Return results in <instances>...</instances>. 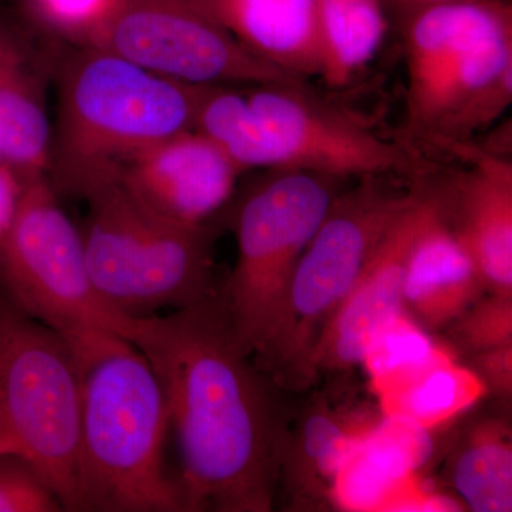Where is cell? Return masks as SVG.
Here are the masks:
<instances>
[{
  "label": "cell",
  "mask_w": 512,
  "mask_h": 512,
  "mask_svg": "<svg viewBox=\"0 0 512 512\" xmlns=\"http://www.w3.org/2000/svg\"><path fill=\"white\" fill-rule=\"evenodd\" d=\"M195 128L242 171L268 168L365 178L417 167L409 151L322 106L299 83L258 84L247 92L207 87Z\"/></svg>",
  "instance_id": "obj_4"
},
{
  "label": "cell",
  "mask_w": 512,
  "mask_h": 512,
  "mask_svg": "<svg viewBox=\"0 0 512 512\" xmlns=\"http://www.w3.org/2000/svg\"><path fill=\"white\" fill-rule=\"evenodd\" d=\"M414 130L447 147L493 123L512 99V13L503 0L423 5L406 35Z\"/></svg>",
  "instance_id": "obj_5"
},
{
  "label": "cell",
  "mask_w": 512,
  "mask_h": 512,
  "mask_svg": "<svg viewBox=\"0 0 512 512\" xmlns=\"http://www.w3.org/2000/svg\"><path fill=\"white\" fill-rule=\"evenodd\" d=\"M123 0H16L37 30L67 47L94 46Z\"/></svg>",
  "instance_id": "obj_24"
},
{
  "label": "cell",
  "mask_w": 512,
  "mask_h": 512,
  "mask_svg": "<svg viewBox=\"0 0 512 512\" xmlns=\"http://www.w3.org/2000/svg\"><path fill=\"white\" fill-rule=\"evenodd\" d=\"M454 148L471 168L439 191L444 215L485 291L512 296V164L466 144Z\"/></svg>",
  "instance_id": "obj_16"
},
{
  "label": "cell",
  "mask_w": 512,
  "mask_h": 512,
  "mask_svg": "<svg viewBox=\"0 0 512 512\" xmlns=\"http://www.w3.org/2000/svg\"><path fill=\"white\" fill-rule=\"evenodd\" d=\"M450 348L430 335L404 309L383 320L367 339L359 365L367 382L383 379ZM451 349V348H450Z\"/></svg>",
  "instance_id": "obj_23"
},
{
  "label": "cell",
  "mask_w": 512,
  "mask_h": 512,
  "mask_svg": "<svg viewBox=\"0 0 512 512\" xmlns=\"http://www.w3.org/2000/svg\"><path fill=\"white\" fill-rule=\"evenodd\" d=\"M0 453H8L6 450L5 434H3L2 421H0Z\"/></svg>",
  "instance_id": "obj_29"
},
{
  "label": "cell",
  "mask_w": 512,
  "mask_h": 512,
  "mask_svg": "<svg viewBox=\"0 0 512 512\" xmlns=\"http://www.w3.org/2000/svg\"><path fill=\"white\" fill-rule=\"evenodd\" d=\"M380 419L377 406H370L348 384L312 394L289 423L279 468L278 495L289 510L332 508L330 487L339 468Z\"/></svg>",
  "instance_id": "obj_15"
},
{
  "label": "cell",
  "mask_w": 512,
  "mask_h": 512,
  "mask_svg": "<svg viewBox=\"0 0 512 512\" xmlns=\"http://www.w3.org/2000/svg\"><path fill=\"white\" fill-rule=\"evenodd\" d=\"M94 46L190 86L301 83L239 45L202 0H123Z\"/></svg>",
  "instance_id": "obj_11"
},
{
  "label": "cell",
  "mask_w": 512,
  "mask_h": 512,
  "mask_svg": "<svg viewBox=\"0 0 512 512\" xmlns=\"http://www.w3.org/2000/svg\"><path fill=\"white\" fill-rule=\"evenodd\" d=\"M447 477L464 510L511 512L510 424L495 417L476 421L454 448Z\"/></svg>",
  "instance_id": "obj_21"
},
{
  "label": "cell",
  "mask_w": 512,
  "mask_h": 512,
  "mask_svg": "<svg viewBox=\"0 0 512 512\" xmlns=\"http://www.w3.org/2000/svg\"><path fill=\"white\" fill-rule=\"evenodd\" d=\"M382 177L362 178L359 187L333 200L296 265L268 342L252 359L285 392L312 389L311 362L320 336L377 242L416 194L393 190Z\"/></svg>",
  "instance_id": "obj_7"
},
{
  "label": "cell",
  "mask_w": 512,
  "mask_h": 512,
  "mask_svg": "<svg viewBox=\"0 0 512 512\" xmlns=\"http://www.w3.org/2000/svg\"><path fill=\"white\" fill-rule=\"evenodd\" d=\"M82 232L87 268L97 292L128 318L188 308L217 295L212 284L208 225L187 227L138 204L119 180L84 198Z\"/></svg>",
  "instance_id": "obj_6"
},
{
  "label": "cell",
  "mask_w": 512,
  "mask_h": 512,
  "mask_svg": "<svg viewBox=\"0 0 512 512\" xmlns=\"http://www.w3.org/2000/svg\"><path fill=\"white\" fill-rule=\"evenodd\" d=\"M80 383V511L184 510L164 466L163 386L130 340L107 330L64 336Z\"/></svg>",
  "instance_id": "obj_2"
},
{
  "label": "cell",
  "mask_w": 512,
  "mask_h": 512,
  "mask_svg": "<svg viewBox=\"0 0 512 512\" xmlns=\"http://www.w3.org/2000/svg\"><path fill=\"white\" fill-rule=\"evenodd\" d=\"M434 431L384 417L339 468L330 507L346 512L466 511L453 495L434 490L423 470L433 460Z\"/></svg>",
  "instance_id": "obj_12"
},
{
  "label": "cell",
  "mask_w": 512,
  "mask_h": 512,
  "mask_svg": "<svg viewBox=\"0 0 512 512\" xmlns=\"http://www.w3.org/2000/svg\"><path fill=\"white\" fill-rule=\"evenodd\" d=\"M320 73L345 86L375 57L386 36L380 0H316Z\"/></svg>",
  "instance_id": "obj_22"
},
{
  "label": "cell",
  "mask_w": 512,
  "mask_h": 512,
  "mask_svg": "<svg viewBox=\"0 0 512 512\" xmlns=\"http://www.w3.org/2000/svg\"><path fill=\"white\" fill-rule=\"evenodd\" d=\"M242 173L217 143L190 128L131 157L117 180L158 217L201 227L231 200Z\"/></svg>",
  "instance_id": "obj_13"
},
{
  "label": "cell",
  "mask_w": 512,
  "mask_h": 512,
  "mask_svg": "<svg viewBox=\"0 0 512 512\" xmlns=\"http://www.w3.org/2000/svg\"><path fill=\"white\" fill-rule=\"evenodd\" d=\"M131 343L163 386L180 447L185 511L268 512L291 419L234 338L220 295L134 318Z\"/></svg>",
  "instance_id": "obj_1"
},
{
  "label": "cell",
  "mask_w": 512,
  "mask_h": 512,
  "mask_svg": "<svg viewBox=\"0 0 512 512\" xmlns=\"http://www.w3.org/2000/svg\"><path fill=\"white\" fill-rule=\"evenodd\" d=\"M55 63L0 13V161L26 181L47 177L52 121L46 94Z\"/></svg>",
  "instance_id": "obj_17"
},
{
  "label": "cell",
  "mask_w": 512,
  "mask_h": 512,
  "mask_svg": "<svg viewBox=\"0 0 512 512\" xmlns=\"http://www.w3.org/2000/svg\"><path fill=\"white\" fill-rule=\"evenodd\" d=\"M26 180L12 167L0 161V241L15 220Z\"/></svg>",
  "instance_id": "obj_28"
},
{
  "label": "cell",
  "mask_w": 512,
  "mask_h": 512,
  "mask_svg": "<svg viewBox=\"0 0 512 512\" xmlns=\"http://www.w3.org/2000/svg\"><path fill=\"white\" fill-rule=\"evenodd\" d=\"M332 180L279 171L239 205L237 264L220 298L235 340L252 359L268 342L296 265L336 198Z\"/></svg>",
  "instance_id": "obj_9"
},
{
  "label": "cell",
  "mask_w": 512,
  "mask_h": 512,
  "mask_svg": "<svg viewBox=\"0 0 512 512\" xmlns=\"http://www.w3.org/2000/svg\"><path fill=\"white\" fill-rule=\"evenodd\" d=\"M0 295L63 336L107 330L127 340L134 318L114 311L87 268L82 232L43 177L26 181L15 220L0 241Z\"/></svg>",
  "instance_id": "obj_10"
},
{
  "label": "cell",
  "mask_w": 512,
  "mask_h": 512,
  "mask_svg": "<svg viewBox=\"0 0 512 512\" xmlns=\"http://www.w3.org/2000/svg\"><path fill=\"white\" fill-rule=\"evenodd\" d=\"M231 36L293 79L319 76L316 0H202Z\"/></svg>",
  "instance_id": "obj_19"
},
{
  "label": "cell",
  "mask_w": 512,
  "mask_h": 512,
  "mask_svg": "<svg viewBox=\"0 0 512 512\" xmlns=\"http://www.w3.org/2000/svg\"><path fill=\"white\" fill-rule=\"evenodd\" d=\"M370 394L384 417H393L434 431L453 423L476 406L487 389L453 349L369 382Z\"/></svg>",
  "instance_id": "obj_20"
},
{
  "label": "cell",
  "mask_w": 512,
  "mask_h": 512,
  "mask_svg": "<svg viewBox=\"0 0 512 512\" xmlns=\"http://www.w3.org/2000/svg\"><path fill=\"white\" fill-rule=\"evenodd\" d=\"M433 211L414 239L403 284V309L429 332L457 319L485 292L473 259L448 224L436 191Z\"/></svg>",
  "instance_id": "obj_18"
},
{
  "label": "cell",
  "mask_w": 512,
  "mask_h": 512,
  "mask_svg": "<svg viewBox=\"0 0 512 512\" xmlns=\"http://www.w3.org/2000/svg\"><path fill=\"white\" fill-rule=\"evenodd\" d=\"M447 330V345L471 356L512 343V296L485 292L454 319Z\"/></svg>",
  "instance_id": "obj_25"
},
{
  "label": "cell",
  "mask_w": 512,
  "mask_h": 512,
  "mask_svg": "<svg viewBox=\"0 0 512 512\" xmlns=\"http://www.w3.org/2000/svg\"><path fill=\"white\" fill-rule=\"evenodd\" d=\"M436 198L434 190H416L412 202L377 242L355 285L320 336L311 362L313 383L326 373H348L359 365L373 330L402 311L410 249Z\"/></svg>",
  "instance_id": "obj_14"
},
{
  "label": "cell",
  "mask_w": 512,
  "mask_h": 512,
  "mask_svg": "<svg viewBox=\"0 0 512 512\" xmlns=\"http://www.w3.org/2000/svg\"><path fill=\"white\" fill-rule=\"evenodd\" d=\"M63 511L42 474L19 454L0 453V512Z\"/></svg>",
  "instance_id": "obj_26"
},
{
  "label": "cell",
  "mask_w": 512,
  "mask_h": 512,
  "mask_svg": "<svg viewBox=\"0 0 512 512\" xmlns=\"http://www.w3.org/2000/svg\"><path fill=\"white\" fill-rule=\"evenodd\" d=\"M412 2L421 3V5H429V3L441 2V0H412Z\"/></svg>",
  "instance_id": "obj_30"
},
{
  "label": "cell",
  "mask_w": 512,
  "mask_h": 512,
  "mask_svg": "<svg viewBox=\"0 0 512 512\" xmlns=\"http://www.w3.org/2000/svg\"><path fill=\"white\" fill-rule=\"evenodd\" d=\"M56 116L47 180L84 201L116 180L121 165L165 138L195 128L202 93L148 72L100 46L56 56Z\"/></svg>",
  "instance_id": "obj_3"
},
{
  "label": "cell",
  "mask_w": 512,
  "mask_h": 512,
  "mask_svg": "<svg viewBox=\"0 0 512 512\" xmlns=\"http://www.w3.org/2000/svg\"><path fill=\"white\" fill-rule=\"evenodd\" d=\"M0 421L8 453L35 466L63 511H80V383L72 348L3 295Z\"/></svg>",
  "instance_id": "obj_8"
},
{
  "label": "cell",
  "mask_w": 512,
  "mask_h": 512,
  "mask_svg": "<svg viewBox=\"0 0 512 512\" xmlns=\"http://www.w3.org/2000/svg\"><path fill=\"white\" fill-rule=\"evenodd\" d=\"M470 357L471 369L484 383L487 393L501 400L512 396V343Z\"/></svg>",
  "instance_id": "obj_27"
}]
</instances>
